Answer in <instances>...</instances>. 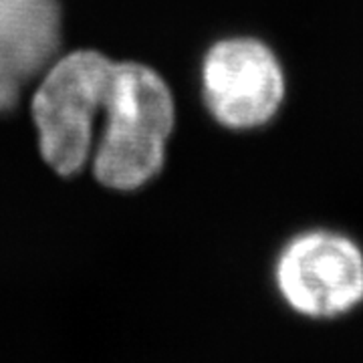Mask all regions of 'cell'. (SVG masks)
<instances>
[{
    "instance_id": "1",
    "label": "cell",
    "mask_w": 363,
    "mask_h": 363,
    "mask_svg": "<svg viewBox=\"0 0 363 363\" xmlns=\"http://www.w3.org/2000/svg\"><path fill=\"white\" fill-rule=\"evenodd\" d=\"M104 107L107 123L95 156V176L116 190L140 188L164 164L174 128L172 93L152 69L123 63L113 67Z\"/></svg>"
},
{
    "instance_id": "2",
    "label": "cell",
    "mask_w": 363,
    "mask_h": 363,
    "mask_svg": "<svg viewBox=\"0 0 363 363\" xmlns=\"http://www.w3.org/2000/svg\"><path fill=\"white\" fill-rule=\"evenodd\" d=\"M113 67L99 52H73L52 67L35 95L40 152L61 176L77 174L89 156L93 119L105 105Z\"/></svg>"
},
{
    "instance_id": "3",
    "label": "cell",
    "mask_w": 363,
    "mask_h": 363,
    "mask_svg": "<svg viewBox=\"0 0 363 363\" xmlns=\"http://www.w3.org/2000/svg\"><path fill=\"white\" fill-rule=\"evenodd\" d=\"M274 279L291 309L313 319L337 317L363 301V250L347 234L311 228L279 252Z\"/></svg>"
},
{
    "instance_id": "4",
    "label": "cell",
    "mask_w": 363,
    "mask_h": 363,
    "mask_svg": "<svg viewBox=\"0 0 363 363\" xmlns=\"http://www.w3.org/2000/svg\"><path fill=\"white\" fill-rule=\"evenodd\" d=\"M202 91L220 125L236 131L259 130L271 123L285 104V69L267 43L230 37L206 52Z\"/></svg>"
},
{
    "instance_id": "5",
    "label": "cell",
    "mask_w": 363,
    "mask_h": 363,
    "mask_svg": "<svg viewBox=\"0 0 363 363\" xmlns=\"http://www.w3.org/2000/svg\"><path fill=\"white\" fill-rule=\"evenodd\" d=\"M55 0H0V79L14 85L35 75L59 47Z\"/></svg>"
}]
</instances>
